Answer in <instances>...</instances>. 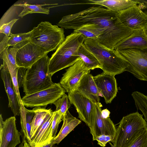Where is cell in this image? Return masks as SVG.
Returning a JSON list of instances; mask_svg holds the SVG:
<instances>
[{"instance_id": "obj_1", "label": "cell", "mask_w": 147, "mask_h": 147, "mask_svg": "<svg viewBox=\"0 0 147 147\" xmlns=\"http://www.w3.org/2000/svg\"><path fill=\"white\" fill-rule=\"evenodd\" d=\"M98 25L106 30V47L114 49L120 41L129 36L133 30L121 22L118 12L104 8L92 7L78 13L63 17L57 25L66 29L75 30L86 24Z\"/></svg>"}, {"instance_id": "obj_2", "label": "cell", "mask_w": 147, "mask_h": 147, "mask_svg": "<svg viewBox=\"0 0 147 147\" xmlns=\"http://www.w3.org/2000/svg\"><path fill=\"white\" fill-rule=\"evenodd\" d=\"M85 38L81 34L72 33L65 40L50 58L49 70L52 76L57 72L74 64L80 58L78 51Z\"/></svg>"}, {"instance_id": "obj_3", "label": "cell", "mask_w": 147, "mask_h": 147, "mask_svg": "<svg viewBox=\"0 0 147 147\" xmlns=\"http://www.w3.org/2000/svg\"><path fill=\"white\" fill-rule=\"evenodd\" d=\"M84 44L97 59L103 72L115 76L126 71L128 63L117 51L109 49L94 39H85Z\"/></svg>"}, {"instance_id": "obj_4", "label": "cell", "mask_w": 147, "mask_h": 147, "mask_svg": "<svg viewBox=\"0 0 147 147\" xmlns=\"http://www.w3.org/2000/svg\"><path fill=\"white\" fill-rule=\"evenodd\" d=\"M138 112L124 116L119 123L115 137L112 142L115 147H129L144 130L147 123Z\"/></svg>"}, {"instance_id": "obj_5", "label": "cell", "mask_w": 147, "mask_h": 147, "mask_svg": "<svg viewBox=\"0 0 147 147\" xmlns=\"http://www.w3.org/2000/svg\"><path fill=\"white\" fill-rule=\"evenodd\" d=\"M49 59L47 54L27 69L23 85L26 94L42 90L54 84L49 73Z\"/></svg>"}, {"instance_id": "obj_6", "label": "cell", "mask_w": 147, "mask_h": 147, "mask_svg": "<svg viewBox=\"0 0 147 147\" xmlns=\"http://www.w3.org/2000/svg\"><path fill=\"white\" fill-rule=\"evenodd\" d=\"M31 32L29 41L43 49L47 54L56 50L65 38L63 28L47 21L40 22Z\"/></svg>"}, {"instance_id": "obj_7", "label": "cell", "mask_w": 147, "mask_h": 147, "mask_svg": "<svg viewBox=\"0 0 147 147\" xmlns=\"http://www.w3.org/2000/svg\"><path fill=\"white\" fill-rule=\"evenodd\" d=\"M66 91L59 83L36 92L26 94L22 98L23 105L27 107L46 106L53 103L65 94Z\"/></svg>"}, {"instance_id": "obj_8", "label": "cell", "mask_w": 147, "mask_h": 147, "mask_svg": "<svg viewBox=\"0 0 147 147\" xmlns=\"http://www.w3.org/2000/svg\"><path fill=\"white\" fill-rule=\"evenodd\" d=\"M117 51L128 63L126 71L140 80L147 81V50L130 49Z\"/></svg>"}, {"instance_id": "obj_9", "label": "cell", "mask_w": 147, "mask_h": 147, "mask_svg": "<svg viewBox=\"0 0 147 147\" xmlns=\"http://www.w3.org/2000/svg\"><path fill=\"white\" fill-rule=\"evenodd\" d=\"M19 49L16 60L18 67L28 69L45 55L47 54L42 48L26 40L18 44Z\"/></svg>"}, {"instance_id": "obj_10", "label": "cell", "mask_w": 147, "mask_h": 147, "mask_svg": "<svg viewBox=\"0 0 147 147\" xmlns=\"http://www.w3.org/2000/svg\"><path fill=\"white\" fill-rule=\"evenodd\" d=\"M102 105L100 102L95 104L93 118L90 132L93 141L101 135L112 136L115 138L116 128L109 117L104 118L101 114Z\"/></svg>"}, {"instance_id": "obj_11", "label": "cell", "mask_w": 147, "mask_h": 147, "mask_svg": "<svg viewBox=\"0 0 147 147\" xmlns=\"http://www.w3.org/2000/svg\"><path fill=\"white\" fill-rule=\"evenodd\" d=\"M71 104L75 107L78 117L90 128L92 125L95 104L92 100L75 91L68 93Z\"/></svg>"}, {"instance_id": "obj_12", "label": "cell", "mask_w": 147, "mask_h": 147, "mask_svg": "<svg viewBox=\"0 0 147 147\" xmlns=\"http://www.w3.org/2000/svg\"><path fill=\"white\" fill-rule=\"evenodd\" d=\"M90 70L80 58L66 70L59 83L66 92L74 91L82 77Z\"/></svg>"}, {"instance_id": "obj_13", "label": "cell", "mask_w": 147, "mask_h": 147, "mask_svg": "<svg viewBox=\"0 0 147 147\" xmlns=\"http://www.w3.org/2000/svg\"><path fill=\"white\" fill-rule=\"evenodd\" d=\"M15 116L4 121L0 115V147H16L20 143L21 133L17 129Z\"/></svg>"}, {"instance_id": "obj_14", "label": "cell", "mask_w": 147, "mask_h": 147, "mask_svg": "<svg viewBox=\"0 0 147 147\" xmlns=\"http://www.w3.org/2000/svg\"><path fill=\"white\" fill-rule=\"evenodd\" d=\"M118 16L122 23L133 31L144 29L147 25V15L137 5L118 12Z\"/></svg>"}, {"instance_id": "obj_15", "label": "cell", "mask_w": 147, "mask_h": 147, "mask_svg": "<svg viewBox=\"0 0 147 147\" xmlns=\"http://www.w3.org/2000/svg\"><path fill=\"white\" fill-rule=\"evenodd\" d=\"M115 76L102 72L93 78L100 96L104 98L106 104L111 103L116 96L118 91Z\"/></svg>"}, {"instance_id": "obj_16", "label": "cell", "mask_w": 147, "mask_h": 147, "mask_svg": "<svg viewBox=\"0 0 147 147\" xmlns=\"http://www.w3.org/2000/svg\"><path fill=\"white\" fill-rule=\"evenodd\" d=\"M1 78L3 81L9 100L8 106L10 107L15 116L19 115L20 103L16 94L12 78L8 67L3 61L0 67Z\"/></svg>"}, {"instance_id": "obj_17", "label": "cell", "mask_w": 147, "mask_h": 147, "mask_svg": "<svg viewBox=\"0 0 147 147\" xmlns=\"http://www.w3.org/2000/svg\"><path fill=\"white\" fill-rule=\"evenodd\" d=\"M90 71V70L82 77L74 91L87 97L95 103H100V94Z\"/></svg>"}, {"instance_id": "obj_18", "label": "cell", "mask_w": 147, "mask_h": 147, "mask_svg": "<svg viewBox=\"0 0 147 147\" xmlns=\"http://www.w3.org/2000/svg\"><path fill=\"white\" fill-rule=\"evenodd\" d=\"M130 49L147 50V36L144 29L133 30L129 36L119 42L114 49L119 51Z\"/></svg>"}, {"instance_id": "obj_19", "label": "cell", "mask_w": 147, "mask_h": 147, "mask_svg": "<svg viewBox=\"0 0 147 147\" xmlns=\"http://www.w3.org/2000/svg\"><path fill=\"white\" fill-rule=\"evenodd\" d=\"M55 114V111L52 113L31 139V143H29L30 144L34 147H40L54 139L52 135V123Z\"/></svg>"}, {"instance_id": "obj_20", "label": "cell", "mask_w": 147, "mask_h": 147, "mask_svg": "<svg viewBox=\"0 0 147 147\" xmlns=\"http://www.w3.org/2000/svg\"><path fill=\"white\" fill-rule=\"evenodd\" d=\"M73 33L81 34L85 39L90 38L97 40L106 47V30L98 25L89 24L83 25L74 30Z\"/></svg>"}, {"instance_id": "obj_21", "label": "cell", "mask_w": 147, "mask_h": 147, "mask_svg": "<svg viewBox=\"0 0 147 147\" xmlns=\"http://www.w3.org/2000/svg\"><path fill=\"white\" fill-rule=\"evenodd\" d=\"M86 4L100 5L113 11L119 12L137 5V0H88Z\"/></svg>"}, {"instance_id": "obj_22", "label": "cell", "mask_w": 147, "mask_h": 147, "mask_svg": "<svg viewBox=\"0 0 147 147\" xmlns=\"http://www.w3.org/2000/svg\"><path fill=\"white\" fill-rule=\"evenodd\" d=\"M63 124L59 133L53 140L54 144H58L81 121L73 116L68 110L63 115Z\"/></svg>"}, {"instance_id": "obj_23", "label": "cell", "mask_w": 147, "mask_h": 147, "mask_svg": "<svg viewBox=\"0 0 147 147\" xmlns=\"http://www.w3.org/2000/svg\"><path fill=\"white\" fill-rule=\"evenodd\" d=\"M46 107H36L32 109L34 115L31 123V140L53 112L51 109H46Z\"/></svg>"}, {"instance_id": "obj_24", "label": "cell", "mask_w": 147, "mask_h": 147, "mask_svg": "<svg viewBox=\"0 0 147 147\" xmlns=\"http://www.w3.org/2000/svg\"><path fill=\"white\" fill-rule=\"evenodd\" d=\"M20 123L22 131L24 135L23 139H25L29 143H31V123L34 113L33 110H28L26 109L22 103L20 105Z\"/></svg>"}, {"instance_id": "obj_25", "label": "cell", "mask_w": 147, "mask_h": 147, "mask_svg": "<svg viewBox=\"0 0 147 147\" xmlns=\"http://www.w3.org/2000/svg\"><path fill=\"white\" fill-rule=\"evenodd\" d=\"M4 49L0 53V57L6 64L9 71H13L18 67L16 60V55L20 47L18 44L8 49Z\"/></svg>"}, {"instance_id": "obj_26", "label": "cell", "mask_w": 147, "mask_h": 147, "mask_svg": "<svg viewBox=\"0 0 147 147\" xmlns=\"http://www.w3.org/2000/svg\"><path fill=\"white\" fill-rule=\"evenodd\" d=\"M78 55L90 70L101 68L100 65L94 55L86 47L84 44L80 47Z\"/></svg>"}, {"instance_id": "obj_27", "label": "cell", "mask_w": 147, "mask_h": 147, "mask_svg": "<svg viewBox=\"0 0 147 147\" xmlns=\"http://www.w3.org/2000/svg\"><path fill=\"white\" fill-rule=\"evenodd\" d=\"M51 4L31 5L26 3L14 5L16 6L22 7L24 9L19 15L21 18L28 14L33 13H42L46 14L49 13V7H43V6Z\"/></svg>"}, {"instance_id": "obj_28", "label": "cell", "mask_w": 147, "mask_h": 147, "mask_svg": "<svg viewBox=\"0 0 147 147\" xmlns=\"http://www.w3.org/2000/svg\"><path fill=\"white\" fill-rule=\"evenodd\" d=\"M131 96L137 109L142 112L147 123V96L137 91L133 92Z\"/></svg>"}, {"instance_id": "obj_29", "label": "cell", "mask_w": 147, "mask_h": 147, "mask_svg": "<svg viewBox=\"0 0 147 147\" xmlns=\"http://www.w3.org/2000/svg\"><path fill=\"white\" fill-rule=\"evenodd\" d=\"M56 107V111H58L63 115L70 107L71 103L68 95L64 94L53 104Z\"/></svg>"}, {"instance_id": "obj_30", "label": "cell", "mask_w": 147, "mask_h": 147, "mask_svg": "<svg viewBox=\"0 0 147 147\" xmlns=\"http://www.w3.org/2000/svg\"><path fill=\"white\" fill-rule=\"evenodd\" d=\"M31 32L17 34L10 33L9 39L7 42V47L10 46L13 47L23 41L28 40L29 39Z\"/></svg>"}, {"instance_id": "obj_31", "label": "cell", "mask_w": 147, "mask_h": 147, "mask_svg": "<svg viewBox=\"0 0 147 147\" xmlns=\"http://www.w3.org/2000/svg\"><path fill=\"white\" fill-rule=\"evenodd\" d=\"M129 147H147V128L144 130Z\"/></svg>"}, {"instance_id": "obj_32", "label": "cell", "mask_w": 147, "mask_h": 147, "mask_svg": "<svg viewBox=\"0 0 147 147\" xmlns=\"http://www.w3.org/2000/svg\"><path fill=\"white\" fill-rule=\"evenodd\" d=\"M63 115L59 112L55 111V114L52 123L53 137L54 138L56 136V134L58 131L59 125L63 120Z\"/></svg>"}, {"instance_id": "obj_33", "label": "cell", "mask_w": 147, "mask_h": 147, "mask_svg": "<svg viewBox=\"0 0 147 147\" xmlns=\"http://www.w3.org/2000/svg\"><path fill=\"white\" fill-rule=\"evenodd\" d=\"M18 67L14 70L10 71V73L12 78V82L15 88L16 94L18 98L20 105L22 104L19 90V86L17 78V73Z\"/></svg>"}, {"instance_id": "obj_34", "label": "cell", "mask_w": 147, "mask_h": 147, "mask_svg": "<svg viewBox=\"0 0 147 147\" xmlns=\"http://www.w3.org/2000/svg\"><path fill=\"white\" fill-rule=\"evenodd\" d=\"M18 20V19H14L9 22L4 24L0 26V33H3L5 35L9 36L13 26Z\"/></svg>"}, {"instance_id": "obj_35", "label": "cell", "mask_w": 147, "mask_h": 147, "mask_svg": "<svg viewBox=\"0 0 147 147\" xmlns=\"http://www.w3.org/2000/svg\"><path fill=\"white\" fill-rule=\"evenodd\" d=\"M115 139V138L112 136L103 134L96 137L95 140L98 142V144L100 146L105 147L108 142H112Z\"/></svg>"}, {"instance_id": "obj_36", "label": "cell", "mask_w": 147, "mask_h": 147, "mask_svg": "<svg viewBox=\"0 0 147 147\" xmlns=\"http://www.w3.org/2000/svg\"><path fill=\"white\" fill-rule=\"evenodd\" d=\"M27 69L23 67H18L17 78L19 88L23 86V82Z\"/></svg>"}, {"instance_id": "obj_37", "label": "cell", "mask_w": 147, "mask_h": 147, "mask_svg": "<svg viewBox=\"0 0 147 147\" xmlns=\"http://www.w3.org/2000/svg\"><path fill=\"white\" fill-rule=\"evenodd\" d=\"M9 36L5 35L3 38L2 40L0 43V53L5 49L7 47V42L9 39Z\"/></svg>"}, {"instance_id": "obj_38", "label": "cell", "mask_w": 147, "mask_h": 147, "mask_svg": "<svg viewBox=\"0 0 147 147\" xmlns=\"http://www.w3.org/2000/svg\"><path fill=\"white\" fill-rule=\"evenodd\" d=\"M110 114V111L107 109L102 110L101 114L103 117L104 118H106L109 117Z\"/></svg>"}, {"instance_id": "obj_39", "label": "cell", "mask_w": 147, "mask_h": 147, "mask_svg": "<svg viewBox=\"0 0 147 147\" xmlns=\"http://www.w3.org/2000/svg\"><path fill=\"white\" fill-rule=\"evenodd\" d=\"M24 145L23 147H34V146L30 144L29 142L26 139L23 140Z\"/></svg>"}, {"instance_id": "obj_40", "label": "cell", "mask_w": 147, "mask_h": 147, "mask_svg": "<svg viewBox=\"0 0 147 147\" xmlns=\"http://www.w3.org/2000/svg\"><path fill=\"white\" fill-rule=\"evenodd\" d=\"M53 140L49 142H48L40 147H52L54 145Z\"/></svg>"}, {"instance_id": "obj_41", "label": "cell", "mask_w": 147, "mask_h": 147, "mask_svg": "<svg viewBox=\"0 0 147 147\" xmlns=\"http://www.w3.org/2000/svg\"><path fill=\"white\" fill-rule=\"evenodd\" d=\"M144 32L147 36V25L144 28Z\"/></svg>"}, {"instance_id": "obj_42", "label": "cell", "mask_w": 147, "mask_h": 147, "mask_svg": "<svg viewBox=\"0 0 147 147\" xmlns=\"http://www.w3.org/2000/svg\"><path fill=\"white\" fill-rule=\"evenodd\" d=\"M110 144L111 146V147H115V146H114V145L113 144H111V143L109 142V143Z\"/></svg>"}, {"instance_id": "obj_43", "label": "cell", "mask_w": 147, "mask_h": 147, "mask_svg": "<svg viewBox=\"0 0 147 147\" xmlns=\"http://www.w3.org/2000/svg\"><path fill=\"white\" fill-rule=\"evenodd\" d=\"M23 143H22L19 146V147H23Z\"/></svg>"}]
</instances>
